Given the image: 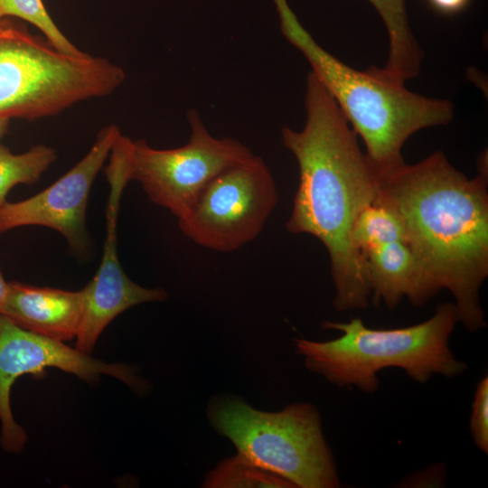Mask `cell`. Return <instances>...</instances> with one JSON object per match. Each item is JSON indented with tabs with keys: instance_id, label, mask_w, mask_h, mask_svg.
Wrapping results in <instances>:
<instances>
[{
	"instance_id": "cell-19",
	"label": "cell",
	"mask_w": 488,
	"mask_h": 488,
	"mask_svg": "<svg viewBox=\"0 0 488 488\" xmlns=\"http://www.w3.org/2000/svg\"><path fill=\"white\" fill-rule=\"evenodd\" d=\"M470 433L475 446L483 453H488V377H483L477 383L472 404Z\"/></svg>"
},
{
	"instance_id": "cell-14",
	"label": "cell",
	"mask_w": 488,
	"mask_h": 488,
	"mask_svg": "<svg viewBox=\"0 0 488 488\" xmlns=\"http://www.w3.org/2000/svg\"><path fill=\"white\" fill-rule=\"evenodd\" d=\"M380 14L389 34L387 62L377 71L382 77L404 84L419 73L422 51L408 24L405 0H368Z\"/></svg>"
},
{
	"instance_id": "cell-15",
	"label": "cell",
	"mask_w": 488,
	"mask_h": 488,
	"mask_svg": "<svg viewBox=\"0 0 488 488\" xmlns=\"http://www.w3.org/2000/svg\"><path fill=\"white\" fill-rule=\"evenodd\" d=\"M402 240L407 241V233L401 218L377 199L360 213L352 234V245L360 256L375 247Z\"/></svg>"
},
{
	"instance_id": "cell-21",
	"label": "cell",
	"mask_w": 488,
	"mask_h": 488,
	"mask_svg": "<svg viewBox=\"0 0 488 488\" xmlns=\"http://www.w3.org/2000/svg\"><path fill=\"white\" fill-rule=\"evenodd\" d=\"M430 6L443 14H455L464 10L470 0H427Z\"/></svg>"
},
{
	"instance_id": "cell-23",
	"label": "cell",
	"mask_w": 488,
	"mask_h": 488,
	"mask_svg": "<svg viewBox=\"0 0 488 488\" xmlns=\"http://www.w3.org/2000/svg\"><path fill=\"white\" fill-rule=\"evenodd\" d=\"M10 118L0 117V140L6 134L9 127Z\"/></svg>"
},
{
	"instance_id": "cell-5",
	"label": "cell",
	"mask_w": 488,
	"mask_h": 488,
	"mask_svg": "<svg viewBox=\"0 0 488 488\" xmlns=\"http://www.w3.org/2000/svg\"><path fill=\"white\" fill-rule=\"evenodd\" d=\"M122 68L86 52L69 54L7 19L0 22V117L33 120L111 94Z\"/></svg>"
},
{
	"instance_id": "cell-3",
	"label": "cell",
	"mask_w": 488,
	"mask_h": 488,
	"mask_svg": "<svg viewBox=\"0 0 488 488\" xmlns=\"http://www.w3.org/2000/svg\"><path fill=\"white\" fill-rule=\"evenodd\" d=\"M282 33L311 64L334 99L355 134L366 146V155L380 175L405 164L401 149L415 132L448 124L454 105L427 98L379 75L373 67L363 71L349 67L322 48L302 26L286 0H273Z\"/></svg>"
},
{
	"instance_id": "cell-20",
	"label": "cell",
	"mask_w": 488,
	"mask_h": 488,
	"mask_svg": "<svg viewBox=\"0 0 488 488\" xmlns=\"http://www.w3.org/2000/svg\"><path fill=\"white\" fill-rule=\"evenodd\" d=\"M442 466V464L432 465L431 468L420 471L414 474L413 477L407 478V482L404 481V483L417 487L436 486V484L440 486V483H443L445 479V470Z\"/></svg>"
},
{
	"instance_id": "cell-17",
	"label": "cell",
	"mask_w": 488,
	"mask_h": 488,
	"mask_svg": "<svg viewBox=\"0 0 488 488\" xmlns=\"http://www.w3.org/2000/svg\"><path fill=\"white\" fill-rule=\"evenodd\" d=\"M209 488L295 487L285 478L251 463L240 454L220 463L203 483Z\"/></svg>"
},
{
	"instance_id": "cell-7",
	"label": "cell",
	"mask_w": 488,
	"mask_h": 488,
	"mask_svg": "<svg viewBox=\"0 0 488 488\" xmlns=\"http://www.w3.org/2000/svg\"><path fill=\"white\" fill-rule=\"evenodd\" d=\"M278 202L274 177L259 156L227 168L211 180L178 220L199 246L233 252L256 239Z\"/></svg>"
},
{
	"instance_id": "cell-12",
	"label": "cell",
	"mask_w": 488,
	"mask_h": 488,
	"mask_svg": "<svg viewBox=\"0 0 488 488\" xmlns=\"http://www.w3.org/2000/svg\"><path fill=\"white\" fill-rule=\"evenodd\" d=\"M84 305L83 288L67 291L12 281L1 314L25 330L65 342L76 337Z\"/></svg>"
},
{
	"instance_id": "cell-11",
	"label": "cell",
	"mask_w": 488,
	"mask_h": 488,
	"mask_svg": "<svg viewBox=\"0 0 488 488\" xmlns=\"http://www.w3.org/2000/svg\"><path fill=\"white\" fill-rule=\"evenodd\" d=\"M121 135L116 125L104 127L89 151L71 169L37 194L0 206V236L15 228L42 226L58 231L70 248L85 254L89 246L86 211L94 180Z\"/></svg>"
},
{
	"instance_id": "cell-10",
	"label": "cell",
	"mask_w": 488,
	"mask_h": 488,
	"mask_svg": "<svg viewBox=\"0 0 488 488\" xmlns=\"http://www.w3.org/2000/svg\"><path fill=\"white\" fill-rule=\"evenodd\" d=\"M47 367L75 374L89 382L107 374L134 389L140 390L145 385L132 367L94 359L63 342L25 330L0 313V442L8 452L19 453L27 440L24 429L12 414L11 388L18 377L39 373Z\"/></svg>"
},
{
	"instance_id": "cell-2",
	"label": "cell",
	"mask_w": 488,
	"mask_h": 488,
	"mask_svg": "<svg viewBox=\"0 0 488 488\" xmlns=\"http://www.w3.org/2000/svg\"><path fill=\"white\" fill-rule=\"evenodd\" d=\"M376 199L401 218L435 290L452 293L458 322L470 333L484 328L479 291L488 276L487 173L469 179L437 151L380 175Z\"/></svg>"
},
{
	"instance_id": "cell-16",
	"label": "cell",
	"mask_w": 488,
	"mask_h": 488,
	"mask_svg": "<svg viewBox=\"0 0 488 488\" xmlns=\"http://www.w3.org/2000/svg\"><path fill=\"white\" fill-rule=\"evenodd\" d=\"M56 159V151L45 145L14 154L0 144V206L7 202L6 196L13 187L36 183Z\"/></svg>"
},
{
	"instance_id": "cell-9",
	"label": "cell",
	"mask_w": 488,
	"mask_h": 488,
	"mask_svg": "<svg viewBox=\"0 0 488 488\" xmlns=\"http://www.w3.org/2000/svg\"><path fill=\"white\" fill-rule=\"evenodd\" d=\"M105 168L109 183L106 209V237L99 267L83 287L85 305L76 348L89 354L108 324L118 314L136 305L163 302L167 293L163 288H145L132 281L124 272L117 249V221L123 191L130 182L131 141L119 136Z\"/></svg>"
},
{
	"instance_id": "cell-1",
	"label": "cell",
	"mask_w": 488,
	"mask_h": 488,
	"mask_svg": "<svg viewBox=\"0 0 488 488\" xmlns=\"http://www.w3.org/2000/svg\"><path fill=\"white\" fill-rule=\"evenodd\" d=\"M306 121L300 131L281 129L296 157L299 183L286 230L310 234L326 248L339 312L366 309L371 296L352 234L360 213L379 192L380 174L358 144L357 135L317 76L309 72Z\"/></svg>"
},
{
	"instance_id": "cell-8",
	"label": "cell",
	"mask_w": 488,
	"mask_h": 488,
	"mask_svg": "<svg viewBox=\"0 0 488 488\" xmlns=\"http://www.w3.org/2000/svg\"><path fill=\"white\" fill-rule=\"evenodd\" d=\"M187 118L191 136L183 146L155 149L143 139L131 144V181L138 182L152 202L177 219L216 175L254 155L236 139L211 136L195 110H190Z\"/></svg>"
},
{
	"instance_id": "cell-18",
	"label": "cell",
	"mask_w": 488,
	"mask_h": 488,
	"mask_svg": "<svg viewBox=\"0 0 488 488\" xmlns=\"http://www.w3.org/2000/svg\"><path fill=\"white\" fill-rule=\"evenodd\" d=\"M7 16H15L32 23L61 52L69 54L83 52L57 27L42 0H0V22Z\"/></svg>"
},
{
	"instance_id": "cell-4",
	"label": "cell",
	"mask_w": 488,
	"mask_h": 488,
	"mask_svg": "<svg viewBox=\"0 0 488 488\" xmlns=\"http://www.w3.org/2000/svg\"><path fill=\"white\" fill-rule=\"evenodd\" d=\"M458 322L455 304L436 306L427 320L407 327L372 329L360 318L347 323L324 321L322 327L342 334L318 342L295 338L297 354L307 370L338 387H356L366 393L378 389V373L386 368H399L419 383L434 374L454 378L467 365L449 347V339Z\"/></svg>"
},
{
	"instance_id": "cell-13",
	"label": "cell",
	"mask_w": 488,
	"mask_h": 488,
	"mask_svg": "<svg viewBox=\"0 0 488 488\" xmlns=\"http://www.w3.org/2000/svg\"><path fill=\"white\" fill-rule=\"evenodd\" d=\"M361 257L375 305L383 302L394 309L407 297L411 305L419 306L437 294L405 240L375 247Z\"/></svg>"
},
{
	"instance_id": "cell-6",
	"label": "cell",
	"mask_w": 488,
	"mask_h": 488,
	"mask_svg": "<svg viewBox=\"0 0 488 488\" xmlns=\"http://www.w3.org/2000/svg\"><path fill=\"white\" fill-rule=\"evenodd\" d=\"M207 414L211 426L234 444L239 454L295 487L340 486L315 406L295 403L277 412H265L239 398L222 396L211 401Z\"/></svg>"
},
{
	"instance_id": "cell-22",
	"label": "cell",
	"mask_w": 488,
	"mask_h": 488,
	"mask_svg": "<svg viewBox=\"0 0 488 488\" xmlns=\"http://www.w3.org/2000/svg\"><path fill=\"white\" fill-rule=\"evenodd\" d=\"M8 289V282L5 281L1 267H0V313L2 311L4 302Z\"/></svg>"
}]
</instances>
